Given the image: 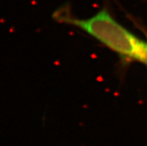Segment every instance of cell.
I'll return each instance as SVG.
<instances>
[{"label":"cell","mask_w":147,"mask_h":146,"mask_svg":"<svg viewBox=\"0 0 147 146\" xmlns=\"http://www.w3.org/2000/svg\"><path fill=\"white\" fill-rule=\"evenodd\" d=\"M60 19L85 32L119 55L147 64V42L118 22L105 7L88 19Z\"/></svg>","instance_id":"obj_1"}]
</instances>
